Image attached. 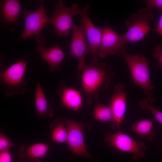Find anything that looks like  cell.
I'll return each mask as SVG.
<instances>
[{"label":"cell","mask_w":162,"mask_h":162,"mask_svg":"<svg viewBox=\"0 0 162 162\" xmlns=\"http://www.w3.org/2000/svg\"><path fill=\"white\" fill-rule=\"evenodd\" d=\"M34 104L35 112L40 116L50 118L54 116V112L51 103L46 98L38 79L35 90Z\"/></svg>","instance_id":"17"},{"label":"cell","mask_w":162,"mask_h":162,"mask_svg":"<svg viewBox=\"0 0 162 162\" xmlns=\"http://www.w3.org/2000/svg\"><path fill=\"white\" fill-rule=\"evenodd\" d=\"M89 7V4H86L80 8L79 14L80 17V26L86 35L92 55V60L90 63L95 64L99 62L98 52L102 38L103 28L96 27L88 17L87 12Z\"/></svg>","instance_id":"8"},{"label":"cell","mask_w":162,"mask_h":162,"mask_svg":"<svg viewBox=\"0 0 162 162\" xmlns=\"http://www.w3.org/2000/svg\"><path fill=\"white\" fill-rule=\"evenodd\" d=\"M93 114L94 118L101 122L113 121V115L110 108L104 104L97 105L94 109Z\"/></svg>","instance_id":"20"},{"label":"cell","mask_w":162,"mask_h":162,"mask_svg":"<svg viewBox=\"0 0 162 162\" xmlns=\"http://www.w3.org/2000/svg\"><path fill=\"white\" fill-rule=\"evenodd\" d=\"M127 94L125 87L123 83H118L114 86L109 106L113 115L112 127L114 130L120 128V124L124 119Z\"/></svg>","instance_id":"12"},{"label":"cell","mask_w":162,"mask_h":162,"mask_svg":"<svg viewBox=\"0 0 162 162\" xmlns=\"http://www.w3.org/2000/svg\"><path fill=\"white\" fill-rule=\"evenodd\" d=\"M153 121L150 120L136 121L131 124V131L136 133L147 142H151L156 135L153 129Z\"/></svg>","instance_id":"18"},{"label":"cell","mask_w":162,"mask_h":162,"mask_svg":"<svg viewBox=\"0 0 162 162\" xmlns=\"http://www.w3.org/2000/svg\"><path fill=\"white\" fill-rule=\"evenodd\" d=\"M149 102L147 99L138 101L140 108L142 110L147 109L149 110L155 119L162 124V112L155 108Z\"/></svg>","instance_id":"21"},{"label":"cell","mask_w":162,"mask_h":162,"mask_svg":"<svg viewBox=\"0 0 162 162\" xmlns=\"http://www.w3.org/2000/svg\"><path fill=\"white\" fill-rule=\"evenodd\" d=\"M154 58L158 61V68H162V47L161 44H158L154 48L152 54Z\"/></svg>","instance_id":"23"},{"label":"cell","mask_w":162,"mask_h":162,"mask_svg":"<svg viewBox=\"0 0 162 162\" xmlns=\"http://www.w3.org/2000/svg\"><path fill=\"white\" fill-rule=\"evenodd\" d=\"M126 44L119 35L106 25L103 28V34L98 52V57L104 58L108 55L121 56L122 53L127 50Z\"/></svg>","instance_id":"10"},{"label":"cell","mask_w":162,"mask_h":162,"mask_svg":"<svg viewBox=\"0 0 162 162\" xmlns=\"http://www.w3.org/2000/svg\"><path fill=\"white\" fill-rule=\"evenodd\" d=\"M22 12L24 16L25 26L22 33L18 39L25 40L32 36L36 35L35 40L39 45L44 44L45 39L42 35L41 32L49 22L43 1H40L39 7L34 11L31 12L23 9Z\"/></svg>","instance_id":"6"},{"label":"cell","mask_w":162,"mask_h":162,"mask_svg":"<svg viewBox=\"0 0 162 162\" xmlns=\"http://www.w3.org/2000/svg\"><path fill=\"white\" fill-rule=\"evenodd\" d=\"M36 48L39 57L48 64L50 73H54L62 70L61 64L66 53L58 44L49 48H46L44 45L39 44Z\"/></svg>","instance_id":"13"},{"label":"cell","mask_w":162,"mask_h":162,"mask_svg":"<svg viewBox=\"0 0 162 162\" xmlns=\"http://www.w3.org/2000/svg\"><path fill=\"white\" fill-rule=\"evenodd\" d=\"M21 11L20 3L18 0L2 1L0 3L1 20L5 25H13L16 22Z\"/></svg>","instance_id":"16"},{"label":"cell","mask_w":162,"mask_h":162,"mask_svg":"<svg viewBox=\"0 0 162 162\" xmlns=\"http://www.w3.org/2000/svg\"><path fill=\"white\" fill-rule=\"evenodd\" d=\"M12 157L9 150L0 151V162H12Z\"/></svg>","instance_id":"25"},{"label":"cell","mask_w":162,"mask_h":162,"mask_svg":"<svg viewBox=\"0 0 162 162\" xmlns=\"http://www.w3.org/2000/svg\"><path fill=\"white\" fill-rule=\"evenodd\" d=\"M114 74L111 67L106 63H90L86 65L80 76L87 104H91L98 99L109 87Z\"/></svg>","instance_id":"1"},{"label":"cell","mask_w":162,"mask_h":162,"mask_svg":"<svg viewBox=\"0 0 162 162\" xmlns=\"http://www.w3.org/2000/svg\"><path fill=\"white\" fill-rule=\"evenodd\" d=\"M161 13L159 18L156 31L162 37V9L160 10Z\"/></svg>","instance_id":"26"},{"label":"cell","mask_w":162,"mask_h":162,"mask_svg":"<svg viewBox=\"0 0 162 162\" xmlns=\"http://www.w3.org/2000/svg\"><path fill=\"white\" fill-rule=\"evenodd\" d=\"M63 119L68 133L66 142L72 154L90 158L91 156L86 147L83 134V129L86 126L85 124L64 117Z\"/></svg>","instance_id":"9"},{"label":"cell","mask_w":162,"mask_h":162,"mask_svg":"<svg viewBox=\"0 0 162 162\" xmlns=\"http://www.w3.org/2000/svg\"><path fill=\"white\" fill-rule=\"evenodd\" d=\"M51 130V139L55 142H66L68 133L63 117H58L52 121L50 126Z\"/></svg>","instance_id":"19"},{"label":"cell","mask_w":162,"mask_h":162,"mask_svg":"<svg viewBox=\"0 0 162 162\" xmlns=\"http://www.w3.org/2000/svg\"><path fill=\"white\" fill-rule=\"evenodd\" d=\"M24 56L20 60L0 70V83L5 89L8 97L22 94L26 91L27 82L24 78L27 65L30 61L25 60Z\"/></svg>","instance_id":"3"},{"label":"cell","mask_w":162,"mask_h":162,"mask_svg":"<svg viewBox=\"0 0 162 162\" xmlns=\"http://www.w3.org/2000/svg\"><path fill=\"white\" fill-rule=\"evenodd\" d=\"M78 4L74 3L70 7L64 5L62 0H59L55 5L53 15L48 18L49 23L54 27L53 32L59 37L69 35L74 24L73 17L79 12Z\"/></svg>","instance_id":"5"},{"label":"cell","mask_w":162,"mask_h":162,"mask_svg":"<svg viewBox=\"0 0 162 162\" xmlns=\"http://www.w3.org/2000/svg\"><path fill=\"white\" fill-rule=\"evenodd\" d=\"M121 56L127 64L134 84L143 89L149 102H153L154 100L153 92L156 86L152 84L150 80L148 70L149 61L143 55H132L128 53L127 50L123 52Z\"/></svg>","instance_id":"2"},{"label":"cell","mask_w":162,"mask_h":162,"mask_svg":"<svg viewBox=\"0 0 162 162\" xmlns=\"http://www.w3.org/2000/svg\"><path fill=\"white\" fill-rule=\"evenodd\" d=\"M71 41L69 47L70 55L74 58L78 62V71L82 72L86 65V57L90 49L87 45L85 38V32L81 26L74 24L72 28Z\"/></svg>","instance_id":"11"},{"label":"cell","mask_w":162,"mask_h":162,"mask_svg":"<svg viewBox=\"0 0 162 162\" xmlns=\"http://www.w3.org/2000/svg\"><path fill=\"white\" fill-rule=\"evenodd\" d=\"M56 93L61 97V106L74 111H76L81 107L82 98L80 92L68 86L64 80L60 81Z\"/></svg>","instance_id":"14"},{"label":"cell","mask_w":162,"mask_h":162,"mask_svg":"<svg viewBox=\"0 0 162 162\" xmlns=\"http://www.w3.org/2000/svg\"><path fill=\"white\" fill-rule=\"evenodd\" d=\"M154 17L152 9L146 7L133 14L126 21L127 31L121 35L123 41L126 44L137 42L142 39L151 30L148 22L152 20Z\"/></svg>","instance_id":"4"},{"label":"cell","mask_w":162,"mask_h":162,"mask_svg":"<svg viewBox=\"0 0 162 162\" xmlns=\"http://www.w3.org/2000/svg\"><path fill=\"white\" fill-rule=\"evenodd\" d=\"M104 141L109 146L122 152L132 154V159L137 161L145 156L146 147L142 142L137 141L118 129L114 134H105Z\"/></svg>","instance_id":"7"},{"label":"cell","mask_w":162,"mask_h":162,"mask_svg":"<svg viewBox=\"0 0 162 162\" xmlns=\"http://www.w3.org/2000/svg\"><path fill=\"white\" fill-rule=\"evenodd\" d=\"M50 150L49 146L43 142H38L31 146L23 145L19 148L18 155L25 162H42V159Z\"/></svg>","instance_id":"15"},{"label":"cell","mask_w":162,"mask_h":162,"mask_svg":"<svg viewBox=\"0 0 162 162\" xmlns=\"http://www.w3.org/2000/svg\"><path fill=\"white\" fill-rule=\"evenodd\" d=\"M146 7L152 9L157 7L159 10L162 9V0H146L144 1Z\"/></svg>","instance_id":"24"},{"label":"cell","mask_w":162,"mask_h":162,"mask_svg":"<svg viewBox=\"0 0 162 162\" xmlns=\"http://www.w3.org/2000/svg\"><path fill=\"white\" fill-rule=\"evenodd\" d=\"M11 140L6 136L3 132H0V151L9 150L13 146Z\"/></svg>","instance_id":"22"}]
</instances>
